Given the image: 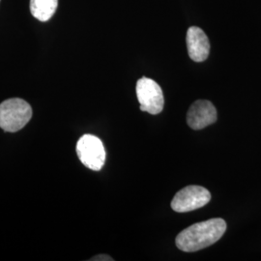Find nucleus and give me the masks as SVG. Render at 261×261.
I'll return each instance as SVG.
<instances>
[{"instance_id":"nucleus-6","label":"nucleus","mask_w":261,"mask_h":261,"mask_svg":"<svg viewBox=\"0 0 261 261\" xmlns=\"http://www.w3.org/2000/svg\"><path fill=\"white\" fill-rule=\"evenodd\" d=\"M216 121V108L207 100L196 101L190 107L187 113V123L193 130H201Z\"/></svg>"},{"instance_id":"nucleus-2","label":"nucleus","mask_w":261,"mask_h":261,"mask_svg":"<svg viewBox=\"0 0 261 261\" xmlns=\"http://www.w3.org/2000/svg\"><path fill=\"white\" fill-rule=\"evenodd\" d=\"M32 117L30 105L22 99L13 98L0 103V128L8 133L21 130Z\"/></svg>"},{"instance_id":"nucleus-3","label":"nucleus","mask_w":261,"mask_h":261,"mask_svg":"<svg viewBox=\"0 0 261 261\" xmlns=\"http://www.w3.org/2000/svg\"><path fill=\"white\" fill-rule=\"evenodd\" d=\"M137 97L140 102V111L152 115L159 114L165 106L164 93L155 81L149 77H141L137 83Z\"/></svg>"},{"instance_id":"nucleus-7","label":"nucleus","mask_w":261,"mask_h":261,"mask_svg":"<svg viewBox=\"0 0 261 261\" xmlns=\"http://www.w3.org/2000/svg\"><path fill=\"white\" fill-rule=\"evenodd\" d=\"M187 47L190 58L195 62H203L210 53V43L204 31L197 27H191L187 31Z\"/></svg>"},{"instance_id":"nucleus-9","label":"nucleus","mask_w":261,"mask_h":261,"mask_svg":"<svg viewBox=\"0 0 261 261\" xmlns=\"http://www.w3.org/2000/svg\"><path fill=\"white\" fill-rule=\"evenodd\" d=\"M90 260H100V261H112L113 258H112L110 255L108 254H100V255H96L94 256L93 258H91Z\"/></svg>"},{"instance_id":"nucleus-5","label":"nucleus","mask_w":261,"mask_h":261,"mask_svg":"<svg viewBox=\"0 0 261 261\" xmlns=\"http://www.w3.org/2000/svg\"><path fill=\"white\" fill-rule=\"evenodd\" d=\"M211 200L210 192L201 186H187L180 190L171 201V208L178 213H186L205 206Z\"/></svg>"},{"instance_id":"nucleus-1","label":"nucleus","mask_w":261,"mask_h":261,"mask_svg":"<svg viewBox=\"0 0 261 261\" xmlns=\"http://www.w3.org/2000/svg\"><path fill=\"white\" fill-rule=\"evenodd\" d=\"M226 230V223L221 218L207 220L189 226L178 234L176 246L182 252H194L218 242Z\"/></svg>"},{"instance_id":"nucleus-8","label":"nucleus","mask_w":261,"mask_h":261,"mask_svg":"<svg viewBox=\"0 0 261 261\" xmlns=\"http://www.w3.org/2000/svg\"><path fill=\"white\" fill-rule=\"evenodd\" d=\"M58 0H30V12L40 21H47L56 13Z\"/></svg>"},{"instance_id":"nucleus-4","label":"nucleus","mask_w":261,"mask_h":261,"mask_svg":"<svg viewBox=\"0 0 261 261\" xmlns=\"http://www.w3.org/2000/svg\"><path fill=\"white\" fill-rule=\"evenodd\" d=\"M76 154L86 168L99 171L105 165L106 150L103 142L92 135H84L76 143Z\"/></svg>"}]
</instances>
